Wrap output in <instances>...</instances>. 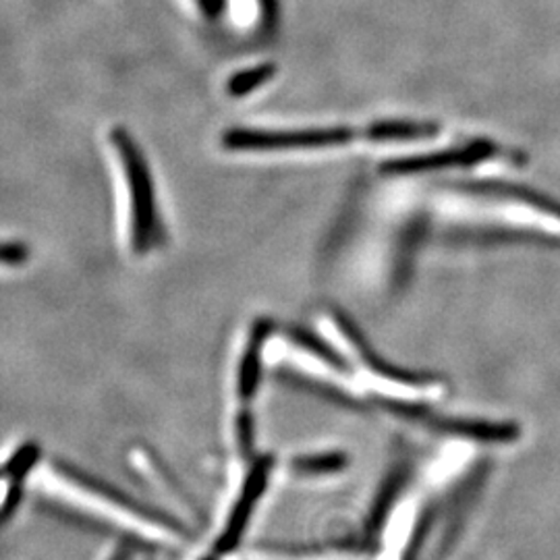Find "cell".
Segmentation results:
<instances>
[{"instance_id": "cell-1", "label": "cell", "mask_w": 560, "mask_h": 560, "mask_svg": "<svg viewBox=\"0 0 560 560\" xmlns=\"http://www.w3.org/2000/svg\"><path fill=\"white\" fill-rule=\"evenodd\" d=\"M36 490L48 504L57 506L85 523L119 536L133 548H145L161 555H189L191 532L162 511H152L131 501L117 488L98 481L80 469L52 463Z\"/></svg>"}, {"instance_id": "cell-2", "label": "cell", "mask_w": 560, "mask_h": 560, "mask_svg": "<svg viewBox=\"0 0 560 560\" xmlns=\"http://www.w3.org/2000/svg\"><path fill=\"white\" fill-rule=\"evenodd\" d=\"M113 143L119 152L120 162L125 166V179L129 187L131 201V245L136 254H148L159 247L162 241V224L156 206V191L148 162L141 154L140 145L133 138L117 127L113 131Z\"/></svg>"}, {"instance_id": "cell-3", "label": "cell", "mask_w": 560, "mask_h": 560, "mask_svg": "<svg viewBox=\"0 0 560 560\" xmlns=\"http://www.w3.org/2000/svg\"><path fill=\"white\" fill-rule=\"evenodd\" d=\"M270 471L272 457H258L243 476L240 486L229 494V499L219 502L217 515L203 544L219 552L222 559L229 560L233 555H237L243 534L249 527V521L266 492Z\"/></svg>"}, {"instance_id": "cell-4", "label": "cell", "mask_w": 560, "mask_h": 560, "mask_svg": "<svg viewBox=\"0 0 560 560\" xmlns=\"http://www.w3.org/2000/svg\"><path fill=\"white\" fill-rule=\"evenodd\" d=\"M360 133L349 127L328 129H298V131H260V129H231L222 143L229 150H298V148H328L355 140Z\"/></svg>"}, {"instance_id": "cell-5", "label": "cell", "mask_w": 560, "mask_h": 560, "mask_svg": "<svg viewBox=\"0 0 560 560\" xmlns=\"http://www.w3.org/2000/svg\"><path fill=\"white\" fill-rule=\"evenodd\" d=\"M40 460V446L25 442L7 460L0 463V521L7 520L20 506L23 490Z\"/></svg>"}, {"instance_id": "cell-6", "label": "cell", "mask_w": 560, "mask_h": 560, "mask_svg": "<svg viewBox=\"0 0 560 560\" xmlns=\"http://www.w3.org/2000/svg\"><path fill=\"white\" fill-rule=\"evenodd\" d=\"M497 154V145L490 141H474L457 150H446L439 154L416 156V159H400V161L386 162L382 168L393 175H413V173H430L446 166H467L476 162L486 161Z\"/></svg>"}, {"instance_id": "cell-7", "label": "cell", "mask_w": 560, "mask_h": 560, "mask_svg": "<svg viewBox=\"0 0 560 560\" xmlns=\"http://www.w3.org/2000/svg\"><path fill=\"white\" fill-rule=\"evenodd\" d=\"M411 420L432 421L446 432H455L465 439H476L483 442H511L517 439L520 430L511 423H483V421H436L432 416L425 413V409L413 407Z\"/></svg>"}, {"instance_id": "cell-8", "label": "cell", "mask_w": 560, "mask_h": 560, "mask_svg": "<svg viewBox=\"0 0 560 560\" xmlns=\"http://www.w3.org/2000/svg\"><path fill=\"white\" fill-rule=\"evenodd\" d=\"M270 330H272V324L268 320L258 322L252 330V339L247 342L245 355L241 360L240 382H237V390L243 400H249L258 393L261 374V347H264V340L268 339Z\"/></svg>"}, {"instance_id": "cell-9", "label": "cell", "mask_w": 560, "mask_h": 560, "mask_svg": "<svg viewBox=\"0 0 560 560\" xmlns=\"http://www.w3.org/2000/svg\"><path fill=\"white\" fill-rule=\"evenodd\" d=\"M439 133L434 122H376L363 131L368 140L413 141L425 140Z\"/></svg>"}, {"instance_id": "cell-10", "label": "cell", "mask_w": 560, "mask_h": 560, "mask_svg": "<svg viewBox=\"0 0 560 560\" xmlns=\"http://www.w3.org/2000/svg\"><path fill=\"white\" fill-rule=\"evenodd\" d=\"M339 326L342 328V332H345V337L349 339V342H351V345H355V349H358L361 360L365 361V365H368L372 372H376V374L382 376V378L402 382V384H421V382H423L421 376H413V374L399 372V370L390 368L388 363H384L381 358H376V355H374V351H372V349H368V345H365L363 339H361L360 332H358L349 322L345 320V318H339Z\"/></svg>"}, {"instance_id": "cell-11", "label": "cell", "mask_w": 560, "mask_h": 560, "mask_svg": "<svg viewBox=\"0 0 560 560\" xmlns=\"http://www.w3.org/2000/svg\"><path fill=\"white\" fill-rule=\"evenodd\" d=\"M474 189L476 191H488V194H501V196H509V198L525 201V203H529L534 208H540L541 212L560 219V203H557L555 200H548L546 196H540L536 191H529V189H523V187H513V185H476Z\"/></svg>"}, {"instance_id": "cell-12", "label": "cell", "mask_w": 560, "mask_h": 560, "mask_svg": "<svg viewBox=\"0 0 560 560\" xmlns=\"http://www.w3.org/2000/svg\"><path fill=\"white\" fill-rule=\"evenodd\" d=\"M275 73H277L275 65H260V67H254L249 71H243V73L231 78V81H229V94L235 96V98H241V96L254 92L256 88H260L261 83L272 80Z\"/></svg>"}, {"instance_id": "cell-13", "label": "cell", "mask_w": 560, "mask_h": 560, "mask_svg": "<svg viewBox=\"0 0 560 560\" xmlns=\"http://www.w3.org/2000/svg\"><path fill=\"white\" fill-rule=\"evenodd\" d=\"M347 459L339 453L328 455H312V457H300L293 460V469L305 476H320V474H335L345 467Z\"/></svg>"}, {"instance_id": "cell-14", "label": "cell", "mask_w": 560, "mask_h": 560, "mask_svg": "<svg viewBox=\"0 0 560 560\" xmlns=\"http://www.w3.org/2000/svg\"><path fill=\"white\" fill-rule=\"evenodd\" d=\"M291 339L295 340L298 345H301L303 349H307V351H312L314 355H318L320 360L326 361V363H330V365H337V368H347L345 365V361L340 360L339 355L326 345V342H322L318 337H314L312 332H307V330H303V328H291Z\"/></svg>"}, {"instance_id": "cell-15", "label": "cell", "mask_w": 560, "mask_h": 560, "mask_svg": "<svg viewBox=\"0 0 560 560\" xmlns=\"http://www.w3.org/2000/svg\"><path fill=\"white\" fill-rule=\"evenodd\" d=\"M27 247L21 243H0V264L18 266L27 260Z\"/></svg>"}, {"instance_id": "cell-16", "label": "cell", "mask_w": 560, "mask_h": 560, "mask_svg": "<svg viewBox=\"0 0 560 560\" xmlns=\"http://www.w3.org/2000/svg\"><path fill=\"white\" fill-rule=\"evenodd\" d=\"M133 546L127 541H113L108 544L96 560H133Z\"/></svg>"}, {"instance_id": "cell-17", "label": "cell", "mask_w": 560, "mask_h": 560, "mask_svg": "<svg viewBox=\"0 0 560 560\" xmlns=\"http://www.w3.org/2000/svg\"><path fill=\"white\" fill-rule=\"evenodd\" d=\"M261 13L266 25H277L279 21V0H260Z\"/></svg>"}, {"instance_id": "cell-18", "label": "cell", "mask_w": 560, "mask_h": 560, "mask_svg": "<svg viewBox=\"0 0 560 560\" xmlns=\"http://www.w3.org/2000/svg\"><path fill=\"white\" fill-rule=\"evenodd\" d=\"M187 560H224L219 552H214L208 544L200 546L198 550H191L189 552V559Z\"/></svg>"}]
</instances>
